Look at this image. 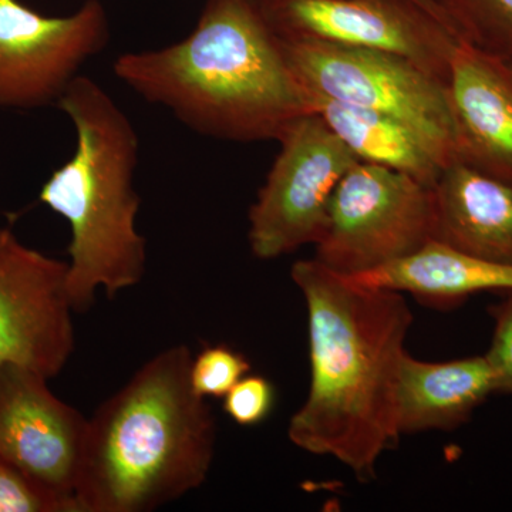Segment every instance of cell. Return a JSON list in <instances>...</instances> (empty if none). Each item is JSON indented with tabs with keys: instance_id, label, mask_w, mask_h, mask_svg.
<instances>
[{
	"instance_id": "3957f363",
	"label": "cell",
	"mask_w": 512,
	"mask_h": 512,
	"mask_svg": "<svg viewBox=\"0 0 512 512\" xmlns=\"http://www.w3.org/2000/svg\"><path fill=\"white\" fill-rule=\"evenodd\" d=\"M187 345L144 363L89 419L76 484L80 512H148L201 487L217 423L192 389Z\"/></svg>"
},
{
	"instance_id": "30bf717a",
	"label": "cell",
	"mask_w": 512,
	"mask_h": 512,
	"mask_svg": "<svg viewBox=\"0 0 512 512\" xmlns=\"http://www.w3.org/2000/svg\"><path fill=\"white\" fill-rule=\"evenodd\" d=\"M67 268L0 228V366L26 367L49 380L67 365L74 350Z\"/></svg>"
},
{
	"instance_id": "ffe728a7",
	"label": "cell",
	"mask_w": 512,
	"mask_h": 512,
	"mask_svg": "<svg viewBox=\"0 0 512 512\" xmlns=\"http://www.w3.org/2000/svg\"><path fill=\"white\" fill-rule=\"evenodd\" d=\"M276 402L275 386L264 376L247 375L224 397V412L238 426L254 427L268 419Z\"/></svg>"
},
{
	"instance_id": "9c48e42d",
	"label": "cell",
	"mask_w": 512,
	"mask_h": 512,
	"mask_svg": "<svg viewBox=\"0 0 512 512\" xmlns=\"http://www.w3.org/2000/svg\"><path fill=\"white\" fill-rule=\"evenodd\" d=\"M110 39L100 0L67 16H46L20 0H0V109L59 103L90 57Z\"/></svg>"
},
{
	"instance_id": "6da1fadb",
	"label": "cell",
	"mask_w": 512,
	"mask_h": 512,
	"mask_svg": "<svg viewBox=\"0 0 512 512\" xmlns=\"http://www.w3.org/2000/svg\"><path fill=\"white\" fill-rule=\"evenodd\" d=\"M291 276L308 308L311 386L289 421V440L370 483L402 437L397 390L409 303L402 292L357 284L315 258L295 262Z\"/></svg>"
},
{
	"instance_id": "9a60e30c",
	"label": "cell",
	"mask_w": 512,
	"mask_h": 512,
	"mask_svg": "<svg viewBox=\"0 0 512 512\" xmlns=\"http://www.w3.org/2000/svg\"><path fill=\"white\" fill-rule=\"evenodd\" d=\"M348 278L441 306L456 305L477 293L512 292V266L484 261L434 239L406 258Z\"/></svg>"
},
{
	"instance_id": "5b68a950",
	"label": "cell",
	"mask_w": 512,
	"mask_h": 512,
	"mask_svg": "<svg viewBox=\"0 0 512 512\" xmlns=\"http://www.w3.org/2000/svg\"><path fill=\"white\" fill-rule=\"evenodd\" d=\"M281 42L308 92L402 121L419 134L443 168L456 163V127L447 83L440 77L384 50Z\"/></svg>"
},
{
	"instance_id": "ac0fdd59",
	"label": "cell",
	"mask_w": 512,
	"mask_h": 512,
	"mask_svg": "<svg viewBox=\"0 0 512 512\" xmlns=\"http://www.w3.org/2000/svg\"><path fill=\"white\" fill-rule=\"evenodd\" d=\"M251 369L247 356L231 346H205L191 360L192 389L202 399L225 397Z\"/></svg>"
},
{
	"instance_id": "e0dca14e",
	"label": "cell",
	"mask_w": 512,
	"mask_h": 512,
	"mask_svg": "<svg viewBox=\"0 0 512 512\" xmlns=\"http://www.w3.org/2000/svg\"><path fill=\"white\" fill-rule=\"evenodd\" d=\"M458 40L512 67V0H434Z\"/></svg>"
},
{
	"instance_id": "4fadbf2b",
	"label": "cell",
	"mask_w": 512,
	"mask_h": 512,
	"mask_svg": "<svg viewBox=\"0 0 512 512\" xmlns=\"http://www.w3.org/2000/svg\"><path fill=\"white\" fill-rule=\"evenodd\" d=\"M431 192L434 241L512 266V184L453 163L441 171Z\"/></svg>"
},
{
	"instance_id": "7c38bea8",
	"label": "cell",
	"mask_w": 512,
	"mask_h": 512,
	"mask_svg": "<svg viewBox=\"0 0 512 512\" xmlns=\"http://www.w3.org/2000/svg\"><path fill=\"white\" fill-rule=\"evenodd\" d=\"M447 89L456 163L512 184V67L460 40Z\"/></svg>"
},
{
	"instance_id": "277c9868",
	"label": "cell",
	"mask_w": 512,
	"mask_h": 512,
	"mask_svg": "<svg viewBox=\"0 0 512 512\" xmlns=\"http://www.w3.org/2000/svg\"><path fill=\"white\" fill-rule=\"evenodd\" d=\"M57 107L73 123L76 148L39 198L69 222L67 292L74 311L86 312L100 288L114 299L146 274L147 241L137 228L141 200L134 190L140 140L127 114L90 77L79 74Z\"/></svg>"
},
{
	"instance_id": "7a4b0ae2",
	"label": "cell",
	"mask_w": 512,
	"mask_h": 512,
	"mask_svg": "<svg viewBox=\"0 0 512 512\" xmlns=\"http://www.w3.org/2000/svg\"><path fill=\"white\" fill-rule=\"evenodd\" d=\"M114 74L184 126L235 143L278 141L313 113L256 0H207L190 35L117 57Z\"/></svg>"
},
{
	"instance_id": "7402d4cb",
	"label": "cell",
	"mask_w": 512,
	"mask_h": 512,
	"mask_svg": "<svg viewBox=\"0 0 512 512\" xmlns=\"http://www.w3.org/2000/svg\"><path fill=\"white\" fill-rule=\"evenodd\" d=\"M414 2H416L417 5H420L421 8L426 9L430 15L434 16V18L441 20L444 25H447L446 19H444V16L441 15V12L439 8H437L436 3H434V0H414ZM448 28H450V26H448Z\"/></svg>"
},
{
	"instance_id": "2e32d148",
	"label": "cell",
	"mask_w": 512,
	"mask_h": 512,
	"mask_svg": "<svg viewBox=\"0 0 512 512\" xmlns=\"http://www.w3.org/2000/svg\"><path fill=\"white\" fill-rule=\"evenodd\" d=\"M313 111L363 163L400 171L433 188L443 165L419 134L379 111L350 106L309 92Z\"/></svg>"
},
{
	"instance_id": "d6986e66",
	"label": "cell",
	"mask_w": 512,
	"mask_h": 512,
	"mask_svg": "<svg viewBox=\"0 0 512 512\" xmlns=\"http://www.w3.org/2000/svg\"><path fill=\"white\" fill-rule=\"evenodd\" d=\"M0 512H77V508L0 456Z\"/></svg>"
},
{
	"instance_id": "52a82bcc",
	"label": "cell",
	"mask_w": 512,
	"mask_h": 512,
	"mask_svg": "<svg viewBox=\"0 0 512 512\" xmlns=\"http://www.w3.org/2000/svg\"><path fill=\"white\" fill-rule=\"evenodd\" d=\"M278 143L248 215L249 247L262 261L319 241L336 187L359 161L315 111L292 123Z\"/></svg>"
},
{
	"instance_id": "8992f818",
	"label": "cell",
	"mask_w": 512,
	"mask_h": 512,
	"mask_svg": "<svg viewBox=\"0 0 512 512\" xmlns=\"http://www.w3.org/2000/svg\"><path fill=\"white\" fill-rule=\"evenodd\" d=\"M433 239L431 188L400 171L357 161L333 194L315 259L356 276L406 258Z\"/></svg>"
},
{
	"instance_id": "8fae6325",
	"label": "cell",
	"mask_w": 512,
	"mask_h": 512,
	"mask_svg": "<svg viewBox=\"0 0 512 512\" xmlns=\"http://www.w3.org/2000/svg\"><path fill=\"white\" fill-rule=\"evenodd\" d=\"M89 419L62 402L47 379L18 365L0 366V456L40 487L76 501Z\"/></svg>"
},
{
	"instance_id": "ba28073f",
	"label": "cell",
	"mask_w": 512,
	"mask_h": 512,
	"mask_svg": "<svg viewBox=\"0 0 512 512\" xmlns=\"http://www.w3.org/2000/svg\"><path fill=\"white\" fill-rule=\"evenodd\" d=\"M284 42L384 50L447 83L458 37L414 0H256Z\"/></svg>"
},
{
	"instance_id": "5bb4252c",
	"label": "cell",
	"mask_w": 512,
	"mask_h": 512,
	"mask_svg": "<svg viewBox=\"0 0 512 512\" xmlns=\"http://www.w3.org/2000/svg\"><path fill=\"white\" fill-rule=\"evenodd\" d=\"M497 384L485 356L430 363L404 353L397 390L400 434L463 426Z\"/></svg>"
},
{
	"instance_id": "44dd1931",
	"label": "cell",
	"mask_w": 512,
	"mask_h": 512,
	"mask_svg": "<svg viewBox=\"0 0 512 512\" xmlns=\"http://www.w3.org/2000/svg\"><path fill=\"white\" fill-rule=\"evenodd\" d=\"M494 319L493 340L487 357L493 369L497 393L512 396V292L488 309Z\"/></svg>"
}]
</instances>
